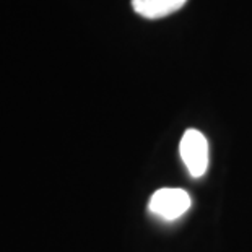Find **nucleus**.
<instances>
[{
    "mask_svg": "<svg viewBox=\"0 0 252 252\" xmlns=\"http://www.w3.org/2000/svg\"><path fill=\"white\" fill-rule=\"evenodd\" d=\"M186 2L187 0H132V8L143 18L157 20L178 12Z\"/></svg>",
    "mask_w": 252,
    "mask_h": 252,
    "instance_id": "nucleus-3",
    "label": "nucleus"
},
{
    "mask_svg": "<svg viewBox=\"0 0 252 252\" xmlns=\"http://www.w3.org/2000/svg\"><path fill=\"white\" fill-rule=\"evenodd\" d=\"M179 153L192 178H200L208 168V143L202 132L189 128L181 138Z\"/></svg>",
    "mask_w": 252,
    "mask_h": 252,
    "instance_id": "nucleus-2",
    "label": "nucleus"
},
{
    "mask_svg": "<svg viewBox=\"0 0 252 252\" xmlns=\"http://www.w3.org/2000/svg\"><path fill=\"white\" fill-rule=\"evenodd\" d=\"M148 208L153 215L163 218L166 221H174L190 208V195L184 189L164 187L152 195Z\"/></svg>",
    "mask_w": 252,
    "mask_h": 252,
    "instance_id": "nucleus-1",
    "label": "nucleus"
}]
</instances>
